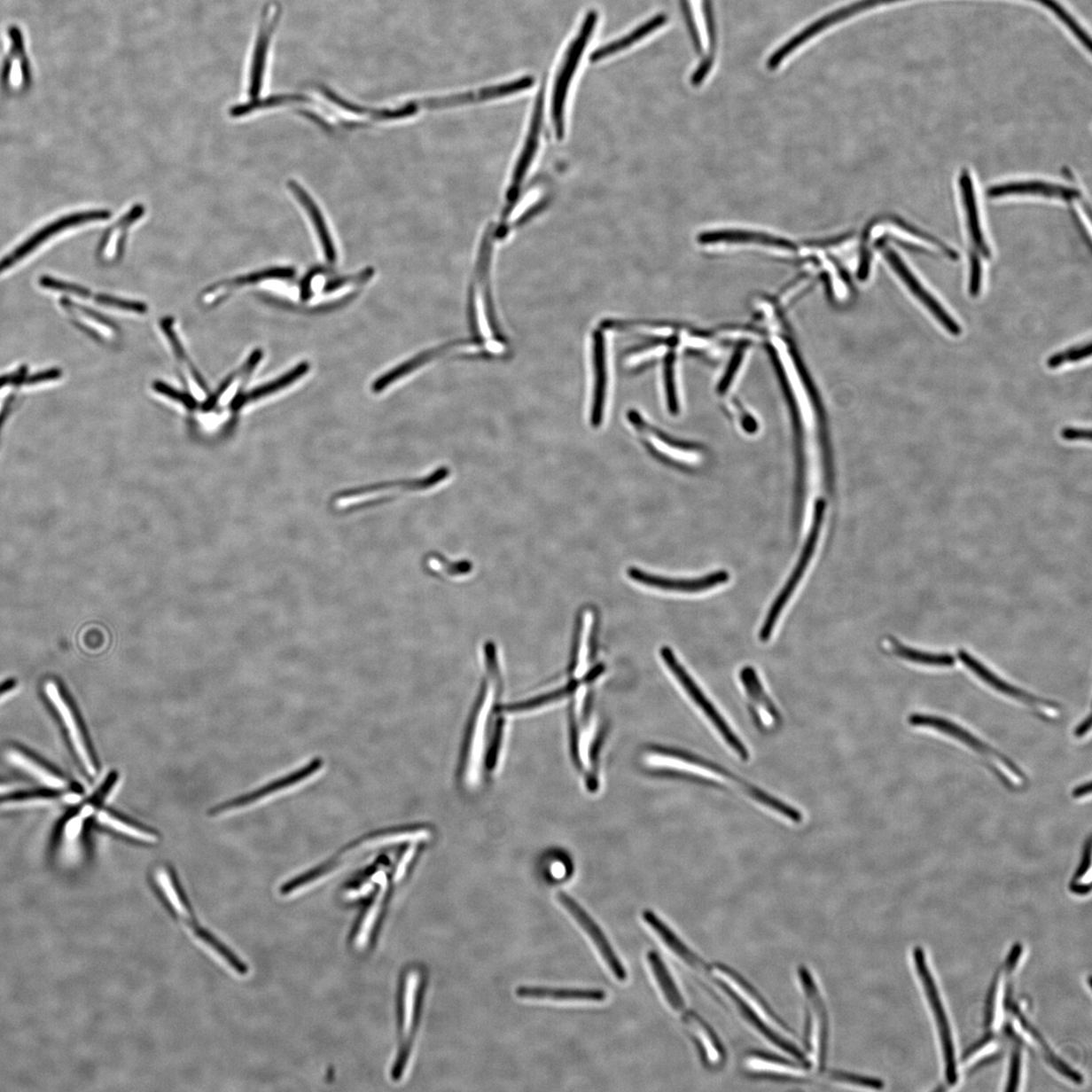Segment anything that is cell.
<instances>
[{"label":"cell","mask_w":1092,"mask_h":1092,"mask_svg":"<svg viewBox=\"0 0 1092 1092\" xmlns=\"http://www.w3.org/2000/svg\"><path fill=\"white\" fill-rule=\"evenodd\" d=\"M558 900L562 903L563 907L570 912V915L576 919L581 928L583 929L587 935L590 937L595 947L597 948L601 957L605 961L606 965L612 970V972L620 981L628 979L627 969L623 966L620 958L617 957L616 952L613 950L612 944L609 943L608 938L603 932L600 926L594 919L589 916L588 912L581 907V905L573 901V898L565 893H558Z\"/></svg>","instance_id":"ffe728a7"},{"label":"cell","mask_w":1092,"mask_h":1092,"mask_svg":"<svg viewBox=\"0 0 1092 1092\" xmlns=\"http://www.w3.org/2000/svg\"><path fill=\"white\" fill-rule=\"evenodd\" d=\"M171 324L172 323L170 321L163 322L164 332L167 333L169 342H171L172 348L175 350L177 361L181 363V370L184 371L183 373L186 379H188L186 380V383H188L190 390H191L193 394H198V398H204L207 392V387L203 380L200 379L199 373L195 369H193L191 363L189 361L188 355L185 356V352L183 349L181 341L176 339V335L175 334Z\"/></svg>","instance_id":"d590c367"},{"label":"cell","mask_w":1092,"mask_h":1092,"mask_svg":"<svg viewBox=\"0 0 1092 1092\" xmlns=\"http://www.w3.org/2000/svg\"><path fill=\"white\" fill-rule=\"evenodd\" d=\"M265 12L267 13H265L263 19L261 34L258 35L254 54L253 70H251L249 95L253 98H257L261 91L265 62H267L271 35L277 24L279 7L273 4Z\"/></svg>","instance_id":"484cf974"},{"label":"cell","mask_w":1092,"mask_h":1092,"mask_svg":"<svg viewBox=\"0 0 1092 1092\" xmlns=\"http://www.w3.org/2000/svg\"><path fill=\"white\" fill-rule=\"evenodd\" d=\"M424 566L428 573L441 577H459L464 576L472 570V566L466 560L462 562H450L447 558L442 557L440 553L433 552L424 559Z\"/></svg>","instance_id":"f35d334b"},{"label":"cell","mask_w":1092,"mask_h":1092,"mask_svg":"<svg viewBox=\"0 0 1092 1092\" xmlns=\"http://www.w3.org/2000/svg\"><path fill=\"white\" fill-rule=\"evenodd\" d=\"M324 768L325 760L316 758L310 764L300 768V770L285 776V778L275 781L271 783V784L262 787L261 789H258L253 793L244 795L234 800L221 804V806L213 808L210 811V815L213 816H217L230 813V811L254 806V804L265 799H269V797L272 795L285 792V790H289L298 784H301V783H305L317 777V776L320 775Z\"/></svg>","instance_id":"d6986e66"},{"label":"cell","mask_w":1092,"mask_h":1092,"mask_svg":"<svg viewBox=\"0 0 1092 1092\" xmlns=\"http://www.w3.org/2000/svg\"><path fill=\"white\" fill-rule=\"evenodd\" d=\"M543 105H544V88L542 89L538 95L534 105L533 116H531L530 126L526 142L520 152L519 160L514 168L512 181L509 185L506 195V207L503 212L500 225L495 230V235L499 239L504 238L509 232L507 220L510 214H512L517 199L519 198L521 186L526 178L529 168L534 160L537 152L538 145H540V136L542 133V119H543Z\"/></svg>","instance_id":"7c38bea8"},{"label":"cell","mask_w":1092,"mask_h":1092,"mask_svg":"<svg viewBox=\"0 0 1092 1092\" xmlns=\"http://www.w3.org/2000/svg\"><path fill=\"white\" fill-rule=\"evenodd\" d=\"M649 764L657 767L676 768L678 770H687L689 772L714 774L721 776V778L730 781L737 784L739 789L743 790L751 799L756 800L761 806H770L773 796L764 792L763 789L758 788L750 782L738 777L737 775L731 773L727 768L714 763L696 754L686 752L655 749L646 757Z\"/></svg>","instance_id":"ba28073f"},{"label":"cell","mask_w":1092,"mask_h":1092,"mask_svg":"<svg viewBox=\"0 0 1092 1092\" xmlns=\"http://www.w3.org/2000/svg\"><path fill=\"white\" fill-rule=\"evenodd\" d=\"M98 819L99 823L110 826L111 829L121 833H124V835L128 837L142 840V842L156 843L158 840V837L155 833L135 828V826L128 824L123 821H120L117 817L105 813V811H100L98 815Z\"/></svg>","instance_id":"ee69618b"},{"label":"cell","mask_w":1092,"mask_h":1092,"mask_svg":"<svg viewBox=\"0 0 1092 1092\" xmlns=\"http://www.w3.org/2000/svg\"><path fill=\"white\" fill-rule=\"evenodd\" d=\"M824 510V501L818 500L815 506L813 526H811L810 534L807 537L806 545H804L799 563H797L794 572L787 581V584L782 589L778 597L776 598L773 603L770 612H768L767 615L763 628L760 629V639L761 642L766 643L768 639H770L775 625L777 623L783 609H784L788 601L792 598L796 587L799 586L804 573H806L807 569L811 558H813L816 548L819 534H821Z\"/></svg>","instance_id":"5bb4252c"},{"label":"cell","mask_w":1092,"mask_h":1092,"mask_svg":"<svg viewBox=\"0 0 1092 1092\" xmlns=\"http://www.w3.org/2000/svg\"><path fill=\"white\" fill-rule=\"evenodd\" d=\"M449 470L442 468L426 477L417 480L393 481V483L378 484L370 487L354 488L345 491L333 498V507L339 511H351L376 504L379 500L393 497L397 493L425 491L442 483L449 477Z\"/></svg>","instance_id":"9c48e42d"},{"label":"cell","mask_w":1092,"mask_h":1092,"mask_svg":"<svg viewBox=\"0 0 1092 1092\" xmlns=\"http://www.w3.org/2000/svg\"><path fill=\"white\" fill-rule=\"evenodd\" d=\"M1091 342L1073 347L1063 352H1058L1048 358L1047 365L1049 369L1054 370L1066 363H1079L1083 359L1088 358L1091 355Z\"/></svg>","instance_id":"bcb514c9"},{"label":"cell","mask_w":1092,"mask_h":1092,"mask_svg":"<svg viewBox=\"0 0 1092 1092\" xmlns=\"http://www.w3.org/2000/svg\"><path fill=\"white\" fill-rule=\"evenodd\" d=\"M12 789L10 786L0 785V794L10 792Z\"/></svg>","instance_id":"680465c9"},{"label":"cell","mask_w":1092,"mask_h":1092,"mask_svg":"<svg viewBox=\"0 0 1092 1092\" xmlns=\"http://www.w3.org/2000/svg\"><path fill=\"white\" fill-rule=\"evenodd\" d=\"M289 189L293 192L294 197L300 200V204L303 205L308 214H310L315 228L317 229L322 246L325 249L327 260L329 262L334 263L336 261L335 248L318 207L315 205L310 196L297 183L289 182Z\"/></svg>","instance_id":"e575fe53"},{"label":"cell","mask_w":1092,"mask_h":1092,"mask_svg":"<svg viewBox=\"0 0 1092 1092\" xmlns=\"http://www.w3.org/2000/svg\"><path fill=\"white\" fill-rule=\"evenodd\" d=\"M39 285L47 290L67 292V293L74 294V296L84 298V299L92 298L93 296L91 292L88 289H85V287L83 286L77 285L74 284H70L67 282H63V280L57 279L51 277H40Z\"/></svg>","instance_id":"7dc6e473"},{"label":"cell","mask_w":1092,"mask_h":1092,"mask_svg":"<svg viewBox=\"0 0 1092 1092\" xmlns=\"http://www.w3.org/2000/svg\"><path fill=\"white\" fill-rule=\"evenodd\" d=\"M1011 993H1012V989L1010 987V984H1009L1008 990H1007V996H1005V1009H1008L1011 1012V1014L1015 1015L1017 1018L1018 1019V1021L1021 1022L1024 1029L1027 1033H1029L1033 1040L1036 1041V1044L1041 1049V1053H1043L1044 1057L1048 1061L1049 1065H1052L1056 1070H1057L1059 1073L1067 1077L1068 1080L1073 1082H1076V1083L1082 1082L1081 1075L1079 1072H1074V1070L1070 1068L1066 1065V1063L1059 1059L1057 1056H1056L1053 1053V1051H1051V1049L1049 1048L1045 1040L1041 1038L1038 1031L1034 1029V1027L1029 1022L1026 1021L1021 1010H1018V1008L1017 1007V1004L1014 1002V1001H1012Z\"/></svg>","instance_id":"1f68e13d"},{"label":"cell","mask_w":1092,"mask_h":1092,"mask_svg":"<svg viewBox=\"0 0 1092 1092\" xmlns=\"http://www.w3.org/2000/svg\"><path fill=\"white\" fill-rule=\"evenodd\" d=\"M93 299H95L97 303L100 305L117 308H120V310L135 313H145L147 311V307L142 303H139V301L127 300L116 297L107 296V294L103 293L93 294Z\"/></svg>","instance_id":"c3c4849f"},{"label":"cell","mask_w":1092,"mask_h":1092,"mask_svg":"<svg viewBox=\"0 0 1092 1092\" xmlns=\"http://www.w3.org/2000/svg\"><path fill=\"white\" fill-rule=\"evenodd\" d=\"M628 574L630 579L637 581L638 584L660 589V590L682 593L706 591L711 588L727 583L730 579L729 573L727 571H718L698 579H671L653 576V574L636 569V567H630Z\"/></svg>","instance_id":"7402d4cb"},{"label":"cell","mask_w":1092,"mask_h":1092,"mask_svg":"<svg viewBox=\"0 0 1092 1092\" xmlns=\"http://www.w3.org/2000/svg\"><path fill=\"white\" fill-rule=\"evenodd\" d=\"M308 370H310V364L308 363H300L292 370L287 372L284 377L275 380V382L265 385L253 393H249L246 396H244V398L242 397L237 399L236 403H234V408H242L243 406L251 403V402L260 400L263 397H267L268 394L283 390L285 387L296 383L299 378H303Z\"/></svg>","instance_id":"74e56055"},{"label":"cell","mask_w":1092,"mask_h":1092,"mask_svg":"<svg viewBox=\"0 0 1092 1092\" xmlns=\"http://www.w3.org/2000/svg\"><path fill=\"white\" fill-rule=\"evenodd\" d=\"M594 622V615L590 610H587L584 613L583 621H581L580 642L577 655L576 669L574 675L577 677L584 676L588 667L589 658V639L591 636V631Z\"/></svg>","instance_id":"f6af8a7d"},{"label":"cell","mask_w":1092,"mask_h":1092,"mask_svg":"<svg viewBox=\"0 0 1092 1092\" xmlns=\"http://www.w3.org/2000/svg\"><path fill=\"white\" fill-rule=\"evenodd\" d=\"M144 213H145V208L141 205H136L123 218L106 230L98 249L100 260L111 261L120 260L124 253L129 228L140 220Z\"/></svg>","instance_id":"4316f807"},{"label":"cell","mask_w":1092,"mask_h":1092,"mask_svg":"<svg viewBox=\"0 0 1092 1092\" xmlns=\"http://www.w3.org/2000/svg\"><path fill=\"white\" fill-rule=\"evenodd\" d=\"M997 981H998V979L996 977L995 980L993 983V987H991L990 988L989 994L987 997V1002L986 1025L988 1027L990 1026L991 1024L994 1023Z\"/></svg>","instance_id":"db71d44e"},{"label":"cell","mask_w":1092,"mask_h":1092,"mask_svg":"<svg viewBox=\"0 0 1092 1092\" xmlns=\"http://www.w3.org/2000/svg\"><path fill=\"white\" fill-rule=\"evenodd\" d=\"M191 925L193 932H196V935L200 940H203L206 944L211 946L215 952H218L222 956V958L228 961L229 965L234 968L237 972L241 975L247 974L248 967L246 963L237 957V956L231 950H229L224 944L221 943L217 938L197 924H191Z\"/></svg>","instance_id":"7bdbcfd3"},{"label":"cell","mask_w":1092,"mask_h":1092,"mask_svg":"<svg viewBox=\"0 0 1092 1092\" xmlns=\"http://www.w3.org/2000/svg\"><path fill=\"white\" fill-rule=\"evenodd\" d=\"M493 227L488 229L481 242L479 261V287L480 301L470 304V320L477 339L483 343L492 355H501L506 349L504 339L501 335L495 320L494 303L490 285V264L492 257Z\"/></svg>","instance_id":"3957f363"},{"label":"cell","mask_w":1092,"mask_h":1092,"mask_svg":"<svg viewBox=\"0 0 1092 1092\" xmlns=\"http://www.w3.org/2000/svg\"><path fill=\"white\" fill-rule=\"evenodd\" d=\"M1090 856H1091V842H1090V839H1088L1087 846H1086V849H1084V852H1083V857L1080 862V865L1079 869H1077V871L1074 875V878L1072 880V885H1070V888L1079 886L1080 885L1081 879L1084 878V875L1088 874L1089 868H1090V862H1091Z\"/></svg>","instance_id":"f907efd6"},{"label":"cell","mask_w":1092,"mask_h":1092,"mask_svg":"<svg viewBox=\"0 0 1092 1092\" xmlns=\"http://www.w3.org/2000/svg\"><path fill=\"white\" fill-rule=\"evenodd\" d=\"M486 666L488 678L487 680V684L484 687L483 693L480 695V698L476 708V713L473 714V720L471 722L468 737H466L465 751L464 753V779L468 782H472L475 780L476 776L479 773L481 749H483L485 727L488 714H490V710L495 700V688H497V676L499 672L497 658H487Z\"/></svg>","instance_id":"8fae6325"},{"label":"cell","mask_w":1092,"mask_h":1092,"mask_svg":"<svg viewBox=\"0 0 1092 1092\" xmlns=\"http://www.w3.org/2000/svg\"><path fill=\"white\" fill-rule=\"evenodd\" d=\"M648 960L665 1000L682 1017V1022L688 1026L703 1065L710 1068L721 1067L725 1061V1051L722 1041L718 1039L713 1027L698 1014L687 1008L676 983L660 956L655 951H651L648 954Z\"/></svg>","instance_id":"6da1fadb"},{"label":"cell","mask_w":1092,"mask_h":1092,"mask_svg":"<svg viewBox=\"0 0 1092 1092\" xmlns=\"http://www.w3.org/2000/svg\"><path fill=\"white\" fill-rule=\"evenodd\" d=\"M994 199L1007 197H1037L1073 202L1081 198L1080 191L1065 185L1041 181L1012 182L993 186L987 191Z\"/></svg>","instance_id":"603a6c76"},{"label":"cell","mask_w":1092,"mask_h":1092,"mask_svg":"<svg viewBox=\"0 0 1092 1092\" xmlns=\"http://www.w3.org/2000/svg\"><path fill=\"white\" fill-rule=\"evenodd\" d=\"M576 687L577 685L574 684V682H571V684L564 687L563 689L557 690V691H553V692L542 695L541 697H536V698L534 699H530V700L524 701L521 703L513 704V706H511L505 707L504 710L508 714H519V713H526V711L541 708L545 706H548V704L555 703L557 701L565 699L566 697L574 692V690H576Z\"/></svg>","instance_id":"b9f144b4"},{"label":"cell","mask_w":1092,"mask_h":1092,"mask_svg":"<svg viewBox=\"0 0 1092 1092\" xmlns=\"http://www.w3.org/2000/svg\"><path fill=\"white\" fill-rule=\"evenodd\" d=\"M61 377H62V371L60 370L53 369V370H49L35 373V375L28 377L27 378H24L23 379H21V382L20 384L37 385L40 383L49 382V380L58 379Z\"/></svg>","instance_id":"816d5d0a"},{"label":"cell","mask_w":1092,"mask_h":1092,"mask_svg":"<svg viewBox=\"0 0 1092 1092\" xmlns=\"http://www.w3.org/2000/svg\"><path fill=\"white\" fill-rule=\"evenodd\" d=\"M909 722L912 725H916V727L935 729L944 732L946 735L953 737L954 738H957L958 741L965 743L970 746V748L979 752L982 756L994 761L996 765L1007 767L1008 770L1014 774L1017 778L1023 779L1024 777L1021 770H1019V768L1012 763L1010 759L993 748H990L988 745L984 744L980 741V739L975 737L964 729L960 728L957 724L943 720V718L940 717L922 714L912 715L909 718Z\"/></svg>","instance_id":"44dd1931"},{"label":"cell","mask_w":1092,"mask_h":1092,"mask_svg":"<svg viewBox=\"0 0 1092 1092\" xmlns=\"http://www.w3.org/2000/svg\"><path fill=\"white\" fill-rule=\"evenodd\" d=\"M1090 727H1091V720H1090V716H1088V717L1087 718V720H1086V721H1084V722H1083L1080 725V727L1076 729V730H1075V736H1076L1077 737H1082L1086 736V735L1088 734V732L1090 730Z\"/></svg>","instance_id":"9f6ffc18"},{"label":"cell","mask_w":1092,"mask_h":1092,"mask_svg":"<svg viewBox=\"0 0 1092 1092\" xmlns=\"http://www.w3.org/2000/svg\"><path fill=\"white\" fill-rule=\"evenodd\" d=\"M959 658L961 662L964 664L970 671L975 674L976 676L980 678L983 682H986L987 685L996 690V691L1011 697V698L1018 701L1027 703L1029 706L1034 707L1050 706L1051 703L1037 698V697L1026 693L1023 691V690L1018 689L1017 687L1009 684V682L1003 681L1000 677H997L995 674L987 669L986 666L970 655L967 651H960Z\"/></svg>","instance_id":"83f0119b"},{"label":"cell","mask_w":1092,"mask_h":1092,"mask_svg":"<svg viewBox=\"0 0 1092 1092\" xmlns=\"http://www.w3.org/2000/svg\"><path fill=\"white\" fill-rule=\"evenodd\" d=\"M903 2V0H860V2L852 4L843 9L833 12L828 16L815 21L814 24L804 28L803 31L795 35L794 37L788 40L785 44H783L778 50L770 56V61L775 66H780L790 55L797 51L800 47L806 45L807 42L814 39L819 34L828 30L832 26H836L847 19H850L856 14L872 10L874 7Z\"/></svg>","instance_id":"9a60e30c"},{"label":"cell","mask_w":1092,"mask_h":1092,"mask_svg":"<svg viewBox=\"0 0 1092 1092\" xmlns=\"http://www.w3.org/2000/svg\"><path fill=\"white\" fill-rule=\"evenodd\" d=\"M112 213L106 210H93L86 212H78L63 215L58 220H55L50 224L39 229L32 236L28 237L24 242H21L19 246L12 250V253L7 254L3 258H0V275L12 269L14 265L25 261L35 250L39 249L44 244L58 236L67 230L77 226L88 224V222L105 221L110 219Z\"/></svg>","instance_id":"4fadbf2b"},{"label":"cell","mask_w":1092,"mask_h":1092,"mask_svg":"<svg viewBox=\"0 0 1092 1092\" xmlns=\"http://www.w3.org/2000/svg\"><path fill=\"white\" fill-rule=\"evenodd\" d=\"M516 995L523 1000H548L556 1002H604L607 994L602 989H560L520 987Z\"/></svg>","instance_id":"4dcf8cb0"},{"label":"cell","mask_w":1092,"mask_h":1092,"mask_svg":"<svg viewBox=\"0 0 1092 1092\" xmlns=\"http://www.w3.org/2000/svg\"><path fill=\"white\" fill-rule=\"evenodd\" d=\"M307 98L300 96H276L265 99H255L247 104L233 106L230 110V116L239 118L246 116V114L262 109H269L272 106L286 105L290 103L307 102Z\"/></svg>","instance_id":"60d3db41"},{"label":"cell","mask_w":1092,"mask_h":1092,"mask_svg":"<svg viewBox=\"0 0 1092 1092\" xmlns=\"http://www.w3.org/2000/svg\"><path fill=\"white\" fill-rule=\"evenodd\" d=\"M667 21V17L666 14H659V16L652 18L649 21H646V23L643 26L636 28L634 32L625 35L624 38L610 43V44L596 50V51L591 55L590 60L592 62H598L607 58L609 56L622 51V50L634 45L638 40H642L651 32L658 30L659 27L665 26Z\"/></svg>","instance_id":"836d02e7"},{"label":"cell","mask_w":1092,"mask_h":1092,"mask_svg":"<svg viewBox=\"0 0 1092 1092\" xmlns=\"http://www.w3.org/2000/svg\"><path fill=\"white\" fill-rule=\"evenodd\" d=\"M7 758L10 759L12 764L24 768V770L27 773L35 776V777L41 781L43 784H45L50 788L64 789L66 787V782L58 777H56L54 774L47 771L45 768H43L39 764L35 763V761L32 759L27 757L26 754L21 753L19 751H10V753H7Z\"/></svg>","instance_id":"ab89813d"},{"label":"cell","mask_w":1092,"mask_h":1092,"mask_svg":"<svg viewBox=\"0 0 1092 1092\" xmlns=\"http://www.w3.org/2000/svg\"><path fill=\"white\" fill-rule=\"evenodd\" d=\"M890 643L897 657L911 663L932 667H952L956 663L955 658L950 653H935L911 649L895 641L894 638H891Z\"/></svg>","instance_id":"8d00e7d4"},{"label":"cell","mask_w":1092,"mask_h":1092,"mask_svg":"<svg viewBox=\"0 0 1092 1092\" xmlns=\"http://www.w3.org/2000/svg\"><path fill=\"white\" fill-rule=\"evenodd\" d=\"M804 1002H806L807 1026L806 1039L809 1052L808 1065L813 1072L824 1075L823 1068L829 1050L830 1024L828 1012L823 1000L821 991L813 975L806 967L800 966L797 971Z\"/></svg>","instance_id":"277c9868"},{"label":"cell","mask_w":1092,"mask_h":1092,"mask_svg":"<svg viewBox=\"0 0 1092 1092\" xmlns=\"http://www.w3.org/2000/svg\"><path fill=\"white\" fill-rule=\"evenodd\" d=\"M699 242L702 244L729 242V243H759L765 246L781 247L786 249H794L792 243L776 237L768 236L766 234L738 231V230H724V231H716L704 233L699 236Z\"/></svg>","instance_id":"d6a6232c"},{"label":"cell","mask_w":1092,"mask_h":1092,"mask_svg":"<svg viewBox=\"0 0 1092 1092\" xmlns=\"http://www.w3.org/2000/svg\"><path fill=\"white\" fill-rule=\"evenodd\" d=\"M503 729H504V727H503V722L500 721L497 723V727H495L493 742L491 744L490 749H488V752L487 753L486 763H487L488 770H490V771L494 770L495 765H497L499 752L501 749L502 737H503Z\"/></svg>","instance_id":"681fc988"},{"label":"cell","mask_w":1092,"mask_h":1092,"mask_svg":"<svg viewBox=\"0 0 1092 1092\" xmlns=\"http://www.w3.org/2000/svg\"><path fill=\"white\" fill-rule=\"evenodd\" d=\"M744 1065L751 1075L778 1081L816 1082L838 1088H866L870 1084L869 1077L843 1072H829L825 1075H818L811 1072L810 1068L803 1066L802 1063L799 1065L778 1056L761 1052L746 1055Z\"/></svg>","instance_id":"7a4b0ae2"},{"label":"cell","mask_w":1092,"mask_h":1092,"mask_svg":"<svg viewBox=\"0 0 1092 1092\" xmlns=\"http://www.w3.org/2000/svg\"><path fill=\"white\" fill-rule=\"evenodd\" d=\"M741 681L749 696V708L754 723L765 730L778 728L781 723L779 710L768 698L756 671L751 667H744Z\"/></svg>","instance_id":"cb8c5ba5"},{"label":"cell","mask_w":1092,"mask_h":1092,"mask_svg":"<svg viewBox=\"0 0 1092 1092\" xmlns=\"http://www.w3.org/2000/svg\"><path fill=\"white\" fill-rule=\"evenodd\" d=\"M597 12L594 11L588 12L578 37L573 41L569 50H567L563 66L560 67L556 79L552 93L551 116L553 126H555V131L559 140H562L565 136V105L567 92H569L574 72L578 68L581 56L584 53L588 41L592 35L596 24H597Z\"/></svg>","instance_id":"30bf717a"},{"label":"cell","mask_w":1092,"mask_h":1092,"mask_svg":"<svg viewBox=\"0 0 1092 1092\" xmlns=\"http://www.w3.org/2000/svg\"><path fill=\"white\" fill-rule=\"evenodd\" d=\"M1090 792H1091L1090 783H1087V784L1077 787L1074 790L1073 797L1074 799H1081V797L1088 795Z\"/></svg>","instance_id":"6f0895ef"},{"label":"cell","mask_w":1092,"mask_h":1092,"mask_svg":"<svg viewBox=\"0 0 1092 1092\" xmlns=\"http://www.w3.org/2000/svg\"><path fill=\"white\" fill-rule=\"evenodd\" d=\"M463 348L469 349L472 351H486L487 352L485 345L481 343L480 341H479L478 339L470 340V341L451 342L449 344L443 345V347H438L433 350L423 352L422 355H419L418 356L410 359V361L406 362L403 364H401L400 366H398V368L394 369L391 371L386 373V375L378 378L376 380V383L372 385V391L375 393H382L386 389L387 386H390L393 384L399 382L401 378H403L409 376L410 373H412L413 371L422 368L424 364L434 361V359H436L437 357H440V355L448 354V352L451 350L463 349Z\"/></svg>","instance_id":"d4e9b609"},{"label":"cell","mask_w":1092,"mask_h":1092,"mask_svg":"<svg viewBox=\"0 0 1092 1092\" xmlns=\"http://www.w3.org/2000/svg\"><path fill=\"white\" fill-rule=\"evenodd\" d=\"M959 188L962 204L965 210L966 228L970 244L969 293L979 297L982 285V258L990 257V249L984 237L979 205L971 175L967 169L961 172Z\"/></svg>","instance_id":"8992f818"},{"label":"cell","mask_w":1092,"mask_h":1092,"mask_svg":"<svg viewBox=\"0 0 1092 1092\" xmlns=\"http://www.w3.org/2000/svg\"><path fill=\"white\" fill-rule=\"evenodd\" d=\"M25 373L24 371H18L12 373V375L0 377V389L12 384H20L21 379L25 378Z\"/></svg>","instance_id":"11a10c76"},{"label":"cell","mask_w":1092,"mask_h":1092,"mask_svg":"<svg viewBox=\"0 0 1092 1092\" xmlns=\"http://www.w3.org/2000/svg\"><path fill=\"white\" fill-rule=\"evenodd\" d=\"M660 657L664 659L667 669L671 671L674 677L677 679L690 698L695 703V706L701 710V713L706 715L709 722L714 725L725 744L735 752L739 759L744 761L748 760L750 759L749 750L746 749L745 744L735 734V731L731 729L730 725L724 720V717L716 709L714 703L707 698V696L703 693L700 687L696 684L692 677L678 662L674 651L667 648V646H664L660 650Z\"/></svg>","instance_id":"52a82bcc"},{"label":"cell","mask_w":1092,"mask_h":1092,"mask_svg":"<svg viewBox=\"0 0 1092 1092\" xmlns=\"http://www.w3.org/2000/svg\"><path fill=\"white\" fill-rule=\"evenodd\" d=\"M296 275V271L289 268L270 269L262 271L251 273L249 276L237 277L231 280H227L225 283L214 285L203 294V303L210 306L220 303L222 299L228 297L230 292H232L238 287L256 284L267 279H291Z\"/></svg>","instance_id":"f546056e"},{"label":"cell","mask_w":1092,"mask_h":1092,"mask_svg":"<svg viewBox=\"0 0 1092 1092\" xmlns=\"http://www.w3.org/2000/svg\"><path fill=\"white\" fill-rule=\"evenodd\" d=\"M424 991V975L418 967L410 968L402 980L400 1015H399V1049L396 1061L393 1067V1077L400 1080L403 1077L410 1057L419 1022L420 1009Z\"/></svg>","instance_id":"5b68a950"},{"label":"cell","mask_w":1092,"mask_h":1092,"mask_svg":"<svg viewBox=\"0 0 1092 1092\" xmlns=\"http://www.w3.org/2000/svg\"><path fill=\"white\" fill-rule=\"evenodd\" d=\"M46 693L49 698L51 699L56 709L59 711L62 721L67 727L72 744H74L78 757L82 760L86 771H88L91 776H95L97 774L96 765L93 763L88 748H86V744L84 742L81 729H79L74 714H72L68 704L64 701L58 688H57L53 682H47Z\"/></svg>","instance_id":"f1b7e54d"},{"label":"cell","mask_w":1092,"mask_h":1092,"mask_svg":"<svg viewBox=\"0 0 1092 1092\" xmlns=\"http://www.w3.org/2000/svg\"><path fill=\"white\" fill-rule=\"evenodd\" d=\"M608 349L604 329L597 328L592 333L591 344V408L590 423L594 428L604 423L609 386Z\"/></svg>","instance_id":"e0dca14e"},{"label":"cell","mask_w":1092,"mask_h":1092,"mask_svg":"<svg viewBox=\"0 0 1092 1092\" xmlns=\"http://www.w3.org/2000/svg\"><path fill=\"white\" fill-rule=\"evenodd\" d=\"M879 247L885 254L886 261L891 265V268L896 272V275L901 277L909 290L923 303L926 308L933 315L948 332L954 336H959L962 333V329L957 322H956L944 307L940 304V301L932 296V294L925 289L917 277L912 273L907 264L904 263L902 258L898 255L893 248L885 246V244H878Z\"/></svg>","instance_id":"ac0fdd59"},{"label":"cell","mask_w":1092,"mask_h":1092,"mask_svg":"<svg viewBox=\"0 0 1092 1092\" xmlns=\"http://www.w3.org/2000/svg\"><path fill=\"white\" fill-rule=\"evenodd\" d=\"M914 957L916 960V966L919 979H921L924 984L926 997H928L930 1005L933 1011V1016H935L936 1018L940 1041H942L946 1067V1080L951 1084V1086H953V1084H956L958 1080V1073L957 1065H956L955 1049L950 1025L949 1022H948L943 1002L940 1001L935 981H933L932 976L929 971L928 965H926L924 950L921 949V948H916L914 952Z\"/></svg>","instance_id":"2e32d148"},{"label":"cell","mask_w":1092,"mask_h":1092,"mask_svg":"<svg viewBox=\"0 0 1092 1092\" xmlns=\"http://www.w3.org/2000/svg\"><path fill=\"white\" fill-rule=\"evenodd\" d=\"M1061 436L1066 441H1090L1091 431L1089 429L1065 427L1061 431Z\"/></svg>","instance_id":"f5cc1de1"}]
</instances>
